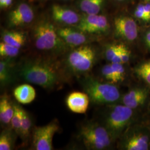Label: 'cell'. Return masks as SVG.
Returning a JSON list of instances; mask_svg holds the SVG:
<instances>
[{"label": "cell", "mask_w": 150, "mask_h": 150, "mask_svg": "<svg viewBox=\"0 0 150 150\" xmlns=\"http://www.w3.org/2000/svg\"><path fill=\"white\" fill-rule=\"evenodd\" d=\"M18 77L47 90L62 86L66 75L59 64L51 60L30 59L23 61L16 70Z\"/></svg>", "instance_id": "1"}, {"label": "cell", "mask_w": 150, "mask_h": 150, "mask_svg": "<svg viewBox=\"0 0 150 150\" xmlns=\"http://www.w3.org/2000/svg\"><path fill=\"white\" fill-rule=\"evenodd\" d=\"M32 38L36 48L43 52L61 53L67 47L59 38L54 24L46 18H42L35 24Z\"/></svg>", "instance_id": "2"}, {"label": "cell", "mask_w": 150, "mask_h": 150, "mask_svg": "<svg viewBox=\"0 0 150 150\" xmlns=\"http://www.w3.org/2000/svg\"><path fill=\"white\" fill-rule=\"evenodd\" d=\"M82 86L91 102L97 105L111 104L120 97L118 88L112 83H102L91 76H86L82 80Z\"/></svg>", "instance_id": "3"}, {"label": "cell", "mask_w": 150, "mask_h": 150, "mask_svg": "<svg viewBox=\"0 0 150 150\" xmlns=\"http://www.w3.org/2000/svg\"><path fill=\"white\" fill-rule=\"evenodd\" d=\"M79 136L88 150H105L111 146L113 141L105 126L91 121L81 126Z\"/></svg>", "instance_id": "4"}, {"label": "cell", "mask_w": 150, "mask_h": 150, "mask_svg": "<svg viewBox=\"0 0 150 150\" xmlns=\"http://www.w3.org/2000/svg\"><path fill=\"white\" fill-rule=\"evenodd\" d=\"M97 52L88 43L76 47L67 55L66 64L73 74L86 75L95 64Z\"/></svg>", "instance_id": "5"}, {"label": "cell", "mask_w": 150, "mask_h": 150, "mask_svg": "<svg viewBox=\"0 0 150 150\" xmlns=\"http://www.w3.org/2000/svg\"><path fill=\"white\" fill-rule=\"evenodd\" d=\"M133 113V109L124 105L111 106L106 115L104 126L113 140L118 138L127 128Z\"/></svg>", "instance_id": "6"}, {"label": "cell", "mask_w": 150, "mask_h": 150, "mask_svg": "<svg viewBox=\"0 0 150 150\" xmlns=\"http://www.w3.org/2000/svg\"><path fill=\"white\" fill-rule=\"evenodd\" d=\"M59 129L58 121L55 119L40 127H35L32 131V148L36 150H53L52 140Z\"/></svg>", "instance_id": "7"}, {"label": "cell", "mask_w": 150, "mask_h": 150, "mask_svg": "<svg viewBox=\"0 0 150 150\" xmlns=\"http://www.w3.org/2000/svg\"><path fill=\"white\" fill-rule=\"evenodd\" d=\"M74 27L88 35H100L107 32L110 25L105 16L98 14L84 15Z\"/></svg>", "instance_id": "8"}, {"label": "cell", "mask_w": 150, "mask_h": 150, "mask_svg": "<svg viewBox=\"0 0 150 150\" xmlns=\"http://www.w3.org/2000/svg\"><path fill=\"white\" fill-rule=\"evenodd\" d=\"M150 145L149 131L139 126L129 130L123 142V149L127 150H147Z\"/></svg>", "instance_id": "9"}, {"label": "cell", "mask_w": 150, "mask_h": 150, "mask_svg": "<svg viewBox=\"0 0 150 150\" xmlns=\"http://www.w3.org/2000/svg\"><path fill=\"white\" fill-rule=\"evenodd\" d=\"M113 25L115 33L117 38L129 42L134 41L137 38V25L132 18L118 16L115 18Z\"/></svg>", "instance_id": "10"}, {"label": "cell", "mask_w": 150, "mask_h": 150, "mask_svg": "<svg viewBox=\"0 0 150 150\" xmlns=\"http://www.w3.org/2000/svg\"><path fill=\"white\" fill-rule=\"evenodd\" d=\"M35 18L32 7L26 3H21L10 12L8 22L10 27H20L30 24Z\"/></svg>", "instance_id": "11"}, {"label": "cell", "mask_w": 150, "mask_h": 150, "mask_svg": "<svg viewBox=\"0 0 150 150\" xmlns=\"http://www.w3.org/2000/svg\"><path fill=\"white\" fill-rule=\"evenodd\" d=\"M57 32L66 45L72 48H76L82 45L89 43L88 35L79 29L69 27H59L57 28Z\"/></svg>", "instance_id": "12"}, {"label": "cell", "mask_w": 150, "mask_h": 150, "mask_svg": "<svg viewBox=\"0 0 150 150\" xmlns=\"http://www.w3.org/2000/svg\"><path fill=\"white\" fill-rule=\"evenodd\" d=\"M51 15L54 21L64 26H75L81 18V16L74 10L58 5L52 6Z\"/></svg>", "instance_id": "13"}, {"label": "cell", "mask_w": 150, "mask_h": 150, "mask_svg": "<svg viewBox=\"0 0 150 150\" xmlns=\"http://www.w3.org/2000/svg\"><path fill=\"white\" fill-rule=\"evenodd\" d=\"M90 98L85 92H74L67 96L66 103L70 111L76 113H84L87 110Z\"/></svg>", "instance_id": "14"}, {"label": "cell", "mask_w": 150, "mask_h": 150, "mask_svg": "<svg viewBox=\"0 0 150 150\" xmlns=\"http://www.w3.org/2000/svg\"><path fill=\"white\" fill-rule=\"evenodd\" d=\"M148 94L149 91L146 88H135L123 96L122 102L124 105L134 109L144 103Z\"/></svg>", "instance_id": "15"}, {"label": "cell", "mask_w": 150, "mask_h": 150, "mask_svg": "<svg viewBox=\"0 0 150 150\" xmlns=\"http://www.w3.org/2000/svg\"><path fill=\"white\" fill-rule=\"evenodd\" d=\"M36 91L32 86L22 84L16 87L13 91V96L16 100L22 104H28L36 97Z\"/></svg>", "instance_id": "16"}, {"label": "cell", "mask_w": 150, "mask_h": 150, "mask_svg": "<svg viewBox=\"0 0 150 150\" xmlns=\"http://www.w3.org/2000/svg\"><path fill=\"white\" fill-rule=\"evenodd\" d=\"M105 0H78L77 6L84 15H96L102 10Z\"/></svg>", "instance_id": "17"}, {"label": "cell", "mask_w": 150, "mask_h": 150, "mask_svg": "<svg viewBox=\"0 0 150 150\" xmlns=\"http://www.w3.org/2000/svg\"><path fill=\"white\" fill-rule=\"evenodd\" d=\"M15 70L10 60L3 59L0 62V82L1 86H7L13 81Z\"/></svg>", "instance_id": "18"}, {"label": "cell", "mask_w": 150, "mask_h": 150, "mask_svg": "<svg viewBox=\"0 0 150 150\" xmlns=\"http://www.w3.org/2000/svg\"><path fill=\"white\" fill-rule=\"evenodd\" d=\"M2 41L21 48L25 45L26 37L24 33L16 31H6L2 35Z\"/></svg>", "instance_id": "19"}, {"label": "cell", "mask_w": 150, "mask_h": 150, "mask_svg": "<svg viewBox=\"0 0 150 150\" xmlns=\"http://www.w3.org/2000/svg\"><path fill=\"white\" fill-rule=\"evenodd\" d=\"M14 113V105L7 96H2L0 100V121L1 123L8 124L11 122Z\"/></svg>", "instance_id": "20"}, {"label": "cell", "mask_w": 150, "mask_h": 150, "mask_svg": "<svg viewBox=\"0 0 150 150\" xmlns=\"http://www.w3.org/2000/svg\"><path fill=\"white\" fill-rule=\"evenodd\" d=\"M32 126V120L30 115L22 108L21 126L20 136L23 141H26L31 134Z\"/></svg>", "instance_id": "21"}, {"label": "cell", "mask_w": 150, "mask_h": 150, "mask_svg": "<svg viewBox=\"0 0 150 150\" xmlns=\"http://www.w3.org/2000/svg\"><path fill=\"white\" fill-rule=\"evenodd\" d=\"M15 131L5 129L0 135V150H11L13 149L15 144Z\"/></svg>", "instance_id": "22"}, {"label": "cell", "mask_w": 150, "mask_h": 150, "mask_svg": "<svg viewBox=\"0 0 150 150\" xmlns=\"http://www.w3.org/2000/svg\"><path fill=\"white\" fill-rule=\"evenodd\" d=\"M14 113L11 119V123L12 129H13L16 134L20 135L21 126L22 108L19 105L13 104Z\"/></svg>", "instance_id": "23"}, {"label": "cell", "mask_w": 150, "mask_h": 150, "mask_svg": "<svg viewBox=\"0 0 150 150\" xmlns=\"http://www.w3.org/2000/svg\"><path fill=\"white\" fill-rule=\"evenodd\" d=\"M120 44H112L107 47L105 50V57L111 63H121L120 56Z\"/></svg>", "instance_id": "24"}, {"label": "cell", "mask_w": 150, "mask_h": 150, "mask_svg": "<svg viewBox=\"0 0 150 150\" xmlns=\"http://www.w3.org/2000/svg\"><path fill=\"white\" fill-rule=\"evenodd\" d=\"M20 49L2 41L0 43V55L5 58L15 57L19 54Z\"/></svg>", "instance_id": "25"}, {"label": "cell", "mask_w": 150, "mask_h": 150, "mask_svg": "<svg viewBox=\"0 0 150 150\" xmlns=\"http://www.w3.org/2000/svg\"><path fill=\"white\" fill-rule=\"evenodd\" d=\"M135 72L150 86V59L138 66L135 69Z\"/></svg>", "instance_id": "26"}, {"label": "cell", "mask_w": 150, "mask_h": 150, "mask_svg": "<svg viewBox=\"0 0 150 150\" xmlns=\"http://www.w3.org/2000/svg\"><path fill=\"white\" fill-rule=\"evenodd\" d=\"M101 73L105 79L112 83L118 82V79L115 75L111 64H106L103 66Z\"/></svg>", "instance_id": "27"}, {"label": "cell", "mask_w": 150, "mask_h": 150, "mask_svg": "<svg viewBox=\"0 0 150 150\" xmlns=\"http://www.w3.org/2000/svg\"><path fill=\"white\" fill-rule=\"evenodd\" d=\"M113 71L116 76L118 82L123 81L125 75V70L123 64L121 63L113 62L111 63Z\"/></svg>", "instance_id": "28"}, {"label": "cell", "mask_w": 150, "mask_h": 150, "mask_svg": "<svg viewBox=\"0 0 150 150\" xmlns=\"http://www.w3.org/2000/svg\"><path fill=\"white\" fill-rule=\"evenodd\" d=\"M120 56L121 64H125L129 62L130 59L131 52L127 47L123 44H120Z\"/></svg>", "instance_id": "29"}, {"label": "cell", "mask_w": 150, "mask_h": 150, "mask_svg": "<svg viewBox=\"0 0 150 150\" xmlns=\"http://www.w3.org/2000/svg\"><path fill=\"white\" fill-rule=\"evenodd\" d=\"M134 15L136 17L141 20L142 21L146 22L149 21V20L146 15L144 12V4H139L137 7L136 10L134 11Z\"/></svg>", "instance_id": "30"}, {"label": "cell", "mask_w": 150, "mask_h": 150, "mask_svg": "<svg viewBox=\"0 0 150 150\" xmlns=\"http://www.w3.org/2000/svg\"><path fill=\"white\" fill-rule=\"evenodd\" d=\"M144 12L149 21H150V3H147L144 5Z\"/></svg>", "instance_id": "31"}, {"label": "cell", "mask_w": 150, "mask_h": 150, "mask_svg": "<svg viewBox=\"0 0 150 150\" xmlns=\"http://www.w3.org/2000/svg\"><path fill=\"white\" fill-rule=\"evenodd\" d=\"M13 3V0H6L2 3L0 4V6L1 8H8V7L11 6Z\"/></svg>", "instance_id": "32"}, {"label": "cell", "mask_w": 150, "mask_h": 150, "mask_svg": "<svg viewBox=\"0 0 150 150\" xmlns=\"http://www.w3.org/2000/svg\"><path fill=\"white\" fill-rule=\"evenodd\" d=\"M145 41L146 46L150 49V29L145 35Z\"/></svg>", "instance_id": "33"}, {"label": "cell", "mask_w": 150, "mask_h": 150, "mask_svg": "<svg viewBox=\"0 0 150 150\" xmlns=\"http://www.w3.org/2000/svg\"><path fill=\"white\" fill-rule=\"evenodd\" d=\"M116 1H120V2H122V1H125V0H116Z\"/></svg>", "instance_id": "34"}, {"label": "cell", "mask_w": 150, "mask_h": 150, "mask_svg": "<svg viewBox=\"0 0 150 150\" xmlns=\"http://www.w3.org/2000/svg\"><path fill=\"white\" fill-rule=\"evenodd\" d=\"M64 1H66V0H64Z\"/></svg>", "instance_id": "35"}]
</instances>
